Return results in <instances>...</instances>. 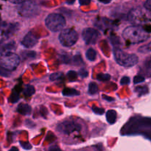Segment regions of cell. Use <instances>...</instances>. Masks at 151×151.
Segmentation results:
<instances>
[{"label":"cell","mask_w":151,"mask_h":151,"mask_svg":"<svg viewBox=\"0 0 151 151\" xmlns=\"http://www.w3.org/2000/svg\"><path fill=\"white\" fill-rule=\"evenodd\" d=\"M122 37L129 44H139L148 39L150 35L141 27L130 26L124 29Z\"/></svg>","instance_id":"1"},{"label":"cell","mask_w":151,"mask_h":151,"mask_svg":"<svg viewBox=\"0 0 151 151\" xmlns=\"http://www.w3.org/2000/svg\"><path fill=\"white\" fill-rule=\"evenodd\" d=\"M114 56L116 63L123 67H132L139 61L137 55L127 53L119 48L114 49Z\"/></svg>","instance_id":"2"},{"label":"cell","mask_w":151,"mask_h":151,"mask_svg":"<svg viewBox=\"0 0 151 151\" xmlns=\"http://www.w3.org/2000/svg\"><path fill=\"white\" fill-rule=\"evenodd\" d=\"M45 24L52 32H58L66 26V19L58 13H51L46 18Z\"/></svg>","instance_id":"3"},{"label":"cell","mask_w":151,"mask_h":151,"mask_svg":"<svg viewBox=\"0 0 151 151\" xmlns=\"http://www.w3.org/2000/svg\"><path fill=\"white\" fill-rule=\"evenodd\" d=\"M20 63V58L12 52L3 53L0 56V66L9 71L15 70Z\"/></svg>","instance_id":"4"},{"label":"cell","mask_w":151,"mask_h":151,"mask_svg":"<svg viewBox=\"0 0 151 151\" xmlns=\"http://www.w3.org/2000/svg\"><path fill=\"white\" fill-rule=\"evenodd\" d=\"M78 40V34L74 29L68 28L61 31L59 35L60 43L65 47L73 46Z\"/></svg>","instance_id":"5"},{"label":"cell","mask_w":151,"mask_h":151,"mask_svg":"<svg viewBox=\"0 0 151 151\" xmlns=\"http://www.w3.org/2000/svg\"><path fill=\"white\" fill-rule=\"evenodd\" d=\"M19 12L24 17H33L39 13V7L32 1H24L21 3L19 7Z\"/></svg>","instance_id":"6"},{"label":"cell","mask_w":151,"mask_h":151,"mask_svg":"<svg viewBox=\"0 0 151 151\" xmlns=\"http://www.w3.org/2000/svg\"><path fill=\"white\" fill-rule=\"evenodd\" d=\"M82 129L81 124L73 121H64L57 126V130L61 134L69 135L75 132H80Z\"/></svg>","instance_id":"7"},{"label":"cell","mask_w":151,"mask_h":151,"mask_svg":"<svg viewBox=\"0 0 151 151\" xmlns=\"http://www.w3.org/2000/svg\"><path fill=\"white\" fill-rule=\"evenodd\" d=\"M99 37H100V32L94 28H85L82 32V38L87 45L96 44Z\"/></svg>","instance_id":"8"},{"label":"cell","mask_w":151,"mask_h":151,"mask_svg":"<svg viewBox=\"0 0 151 151\" xmlns=\"http://www.w3.org/2000/svg\"><path fill=\"white\" fill-rule=\"evenodd\" d=\"M38 38L32 32H29L25 35L22 41V44L26 48H32L38 43Z\"/></svg>","instance_id":"9"},{"label":"cell","mask_w":151,"mask_h":151,"mask_svg":"<svg viewBox=\"0 0 151 151\" xmlns=\"http://www.w3.org/2000/svg\"><path fill=\"white\" fill-rule=\"evenodd\" d=\"M128 20L131 22V23H137L139 24L143 22V16L142 13L140 10H137V9H134L130 11L128 13Z\"/></svg>","instance_id":"10"},{"label":"cell","mask_w":151,"mask_h":151,"mask_svg":"<svg viewBox=\"0 0 151 151\" xmlns=\"http://www.w3.org/2000/svg\"><path fill=\"white\" fill-rule=\"evenodd\" d=\"M17 111L19 114L22 115H25V116H27L29 115L32 112V108L30 106H29L28 104H25V103H21L17 107Z\"/></svg>","instance_id":"11"},{"label":"cell","mask_w":151,"mask_h":151,"mask_svg":"<svg viewBox=\"0 0 151 151\" xmlns=\"http://www.w3.org/2000/svg\"><path fill=\"white\" fill-rule=\"evenodd\" d=\"M15 49H16V44L13 41L1 44V45L0 44V51H1V52H11L12 50H14Z\"/></svg>","instance_id":"12"},{"label":"cell","mask_w":151,"mask_h":151,"mask_svg":"<svg viewBox=\"0 0 151 151\" xmlns=\"http://www.w3.org/2000/svg\"><path fill=\"white\" fill-rule=\"evenodd\" d=\"M106 119L109 124H114L116 120V112L114 110H109L106 112Z\"/></svg>","instance_id":"13"},{"label":"cell","mask_w":151,"mask_h":151,"mask_svg":"<svg viewBox=\"0 0 151 151\" xmlns=\"http://www.w3.org/2000/svg\"><path fill=\"white\" fill-rule=\"evenodd\" d=\"M62 93H63V95L66 96V97H74V96L80 95L79 91L75 88H65L62 91Z\"/></svg>","instance_id":"14"},{"label":"cell","mask_w":151,"mask_h":151,"mask_svg":"<svg viewBox=\"0 0 151 151\" xmlns=\"http://www.w3.org/2000/svg\"><path fill=\"white\" fill-rule=\"evenodd\" d=\"M86 58L88 60H90V61H94V60H95L96 58H97V52H96V51L94 49L90 48L86 51Z\"/></svg>","instance_id":"15"},{"label":"cell","mask_w":151,"mask_h":151,"mask_svg":"<svg viewBox=\"0 0 151 151\" xmlns=\"http://www.w3.org/2000/svg\"><path fill=\"white\" fill-rule=\"evenodd\" d=\"M35 89L32 86L27 85L26 86V87H25L24 89L23 93L26 97H30V96H32V94L35 93Z\"/></svg>","instance_id":"16"},{"label":"cell","mask_w":151,"mask_h":151,"mask_svg":"<svg viewBox=\"0 0 151 151\" xmlns=\"http://www.w3.org/2000/svg\"><path fill=\"white\" fill-rule=\"evenodd\" d=\"M97 91H98V86L97 85V83L94 82L90 83L88 85V93L92 95V94H95Z\"/></svg>","instance_id":"17"},{"label":"cell","mask_w":151,"mask_h":151,"mask_svg":"<svg viewBox=\"0 0 151 151\" xmlns=\"http://www.w3.org/2000/svg\"><path fill=\"white\" fill-rule=\"evenodd\" d=\"M72 62L76 66H81V65L83 64V60L82 58L80 55H76L74 57L72 58Z\"/></svg>","instance_id":"18"},{"label":"cell","mask_w":151,"mask_h":151,"mask_svg":"<svg viewBox=\"0 0 151 151\" xmlns=\"http://www.w3.org/2000/svg\"><path fill=\"white\" fill-rule=\"evenodd\" d=\"M135 91L137 93H138L139 95L142 96V95H144V94H147L148 92V89L146 86H138L136 88Z\"/></svg>","instance_id":"19"},{"label":"cell","mask_w":151,"mask_h":151,"mask_svg":"<svg viewBox=\"0 0 151 151\" xmlns=\"http://www.w3.org/2000/svg\"><path fill=\"white\" fill-rule=\"evenodd\" d=\"M97 79L102 82H105V81H108L111 79V75L109 74H100L97 75Z\"/></svg>","instance_id":"20"},{"label":"cell","mask_w":151,"mask_h":151,"mask_svg":"<svg viewBox=\"0 0 151 151\" xmlns=\"http://www.w3.org/2000/svg\"><path fill=\"white\" fill-rule=\"evenodd\" d=\"M63 76V73H61V72H55V73H52L51 75H50V80L52 81H57V80L60 79Z\"/></svg>","instance_id":"21"},{"label":"cell","mask_w":151,"mask_h":151,"mask_svg":"<svg viewBox=\"0 0 151 151\" xmlns=\"http://www.w3.org/2000/svg\"><path fill=\"white\" fill-rule=\"evenodd\" d=\"M19 91H13V92L12 93L11 96H10V100L11 103H15L19 100Z\"/></svg>","instance_id":"22"},{"label":"cell","mask_w":151,"mask_h":151,"mask_svg":"<svg viewBox=\"0 0 151 151\" xmlns=\"http://www.w3.org/2000/svg\"><path fill=\"white\" fill-rule=\"evenodd\" d=\"M35 55H36V54L34 51H24V52H22V56L24 58H35Z\"/></svg>","instance_id":"23"},{"label":"cell","mask_w":151,"mask_h":151,"mask_svg":"<svg viewBox=\"0 0 151 151\" xmlns=\"http://www.w3.org/2000/svg\"><path fill=\"white\" fill-rule=\"evenodd\" d=\"M78 74L75 71H69L67 73V78L70 81H74L77 79Z\"/></svg>","instance_id":"24"},{"label":"cell","mask_w":151,"mask_h":151,"mask_svg":"<svg viewBox=\"0 0 151 151\" xmlns=\"http://www.w3.org/2000/svg\"><path fill=\"white\" fill-rule=\"evenodd\" d=\"M139 51L142 52H151V42L149 43L147 45L140 47L139 49Z\"/></svg>","instance_id":"25"},{"label":"cell","mask_w":151,"mask_h":151,"mask_svg":"<svg viewBox=\"0 0 151 151\" xmlns=\"http://www.w3.org/2000/svg\"><path fill=\"white\" fill-rule=\"evenodd\" d=\"M10 72L5 68H3L2 66H0V75L3 77H9L10 75Z\"/></svg>","instance_id":"26"},{"label":"cell","mask_w":151,"mask_h":151,"mask_svg":"<svg viewBox=\"0 0 151 151\" xmlns=\"http://www.w3.org/2000/svg\"><path fill=\"white\" fill-rule=\"evenodd\" d=\"M145 79V78L143 76H142V75H137V76L134 77V84H138V83H140L144 82Z\"/></svg>","instance_id":"27"},{"label":"cell","mask_w":151,"mask_h":151,"mask_svg":"<svg viewBox=\"0 0 151 151\" xmlns=\"http://www.w3.org/2000/svg\"><path fill=\"white\" fill-rule=\"evenodd\" d=\"M92 110H93V111L96 114L102 115L104 114V109H100V108L97 107V106H93Z\"/></svg>","instance_id":"28"},{"label":"cell","mask_w":151,"mask_h":151,"mask_svg":"<svg viewBox=\"0 0 151 151\" xmlns=\"http://www.w3.org/2000/svg\"><path fill=\"white\" fill-rule=\"evenodd\" d=\"M78 75H79L81 78H86V77H88V71H86V69H80L79 72H78Z\"/></svg>","instance_id":"29"},{"label":"cell","mask_w":151,"mask_h":151,"mask_svg":"<svg viewBox=\"0 0 151 151\" xmlns=\"http://www.w3.org/2000/svg\"><path fill=\"white\" fill-rule=\"evenodd\" d=\"M120 83L121 85H128V84L130 83V78L127 76L123 77L121 79Z\"/></svg>","instance_id":"30"},{"label":"cell","mask_w":151,"mask_h":151,"mask_svg":"<svg viewBox=\"0 0 151 151\" xmlns=\"http://www.w3.org/2000/svg\"><path fill=\"white\" fill-rule=\"evenodd\" d=\"M20 145L25 150H30L32 148V145L29 142H20Z\"/></svg>","instance_id":"31"},{"label":"cell","mask_w":151,"mask_h":151,"mask_svg":"<svg viewBox=\"0 0 151 151\" xmlns=\"http://www.w3.org/2000/svg\"><path fill=\"white\" fill-rule=\"evenodd\" d=\"M144 63L145 66V69H147V70L150 71L151 72V58H148L147 60H146Z\"/></svg>","instance_id":"32"},{"label":"cell","mask_w":151,"mask_h":151,"mask_svg":"<svg viewBox=\"0 0 151 151\" xmlns=\"http://www.w3.org/2000/svg\"><path fill=\"white\" fill-rule=\"evenodd\" d=\"M145 7L149 11H151V0H146L144 4Z\"/></svg>","instance_id":"33"},{"label":"cell","mask_w":151,"mask_h":151,"mask_svg":"<svg viewBox=\"0 0 151 151\" xmlns=\"http://www.w3.org/2000/svg\"><path fill=\"white\" fill-rule=\"evenodd\" d=\"M91 0H79V3L81 5H88L90 4Z\"/></svg>","instance_id":"34"},{"label":"cell","mask_w":151,"mask_h":151,"mask_svg":"<svg viewBox=\"0 0 151 151\" xmlns=\"http://www.w3.org/2000/svg\"><path fill=\"white\" fill-rule=\"evenodd\" d=\"M49 151H62V150H61V149L58 147V146L53 145V146H52V147H50V150H49Z\"/></svg>","instance_id":"35"},{"label":"cell","mask_w":151,"mask_h":151,"mask_svg":"<svg viewBox=\"0 0 151 151\" xmlns=\"http://www.w3.org/2000/svg\"><path fill=\"white\" fill-rule=\"evenodd\" d=\"M11 2L13 3H15V4H21V3H22L23 1H24L25 0H10Z\"/></svg>","instance_id":"36"},{"label":"cell","mask_w":151,"mask_h":151,"mask_svg":"<svg viewBox=\"0 0 151 151\" xmlns=\"http://www.w3.org/2000/svg\"><path fill=\"white\" fill-rule=\"evenodd\" d=\"M98 1L103 3V4H109V3H110L111 1V0H98Z\"/></svg>","instance_id":"37"},{"label":"cell","mask_w":151,"mask_h":151,"mask_svg":"<svg viewBox=\"0 0 151 151\" xmlns=\"http://www.w3.org/2000/svg\"><path fill=\"white\" fill-rule=\"evenodd\" d=\"M103 97H106V98H107V99H105V100H109V101H114V98H111V97H107V96H106V97H105V96H103Z\"/></svg>","instance_id":"38"},{"label":"cell","mask_w":151,"mask_h":151,"mask_svg":"<svg viewBox=\"0 0 151 151\" xmlns=\"http://www.w3.org/2000/svg\"><path fill=\"white\" fill-rule=\"evenodd\" d=\"M9 151H19V149H18L17 147H12L11 149H10V150H9Z\"/></svg>","instance_id":"39"},{"label":"cell","mask_w":151,"mask_h":151,"mask_svg":"<svg viewBox=\"0 0 151 151\" xmlns=\"http://www.w3.org/2000/svg\"><path fill=\"white\" fill-rule=\"evenodd\" d=\"M0 24H1V19H0Z\"/></svg>","instance_id":"40"}]
</instances>
